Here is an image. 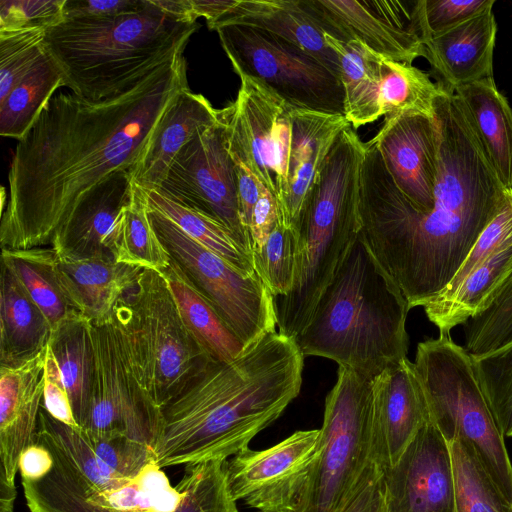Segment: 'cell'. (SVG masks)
<instances>
[{
    "label": "cell",
    "mask_w": 512,
    "mask_h": 512,
    "mask_svg": "<svg viewBox=\"0 0 512 512\" xmlns=\"http://www.w3.org/2000/svg\"><path fill=\"white\" fill-rule=\"evenodd\" d=\"M131 171L118 170L89 189L55 231L51 248L66 260L114 259L108 244L121 210L131 201Z\"/></svg>",
    "instance_id": "cell-21"
},
{
    "label": "cell",
    "mask_w": 512,
    "mask_h": 512,
    "mask_svg": "<svg viewBox=\"0 0 512 512\" xmlns=\"http://www.w3.org/2000/svg\"><path fill=\"white\" fill-rule=\"evenodd\" d=\"M375 463L372 381L339 367L304 512H342Z\"/></svg>",
    "instance_id": "cell-10"
},
{
    "label": "cell",
    "mask_w": 512,
    "mask_h": 512,
    "mask_svg": "<svg viewBox=\"0 0 512 512\" xmlns=\"http://www.w3.org/2000/svg\"><path fill=\"white\" fill-rule=\"evenodd\" d=\"M1 262L15 273L52 330L72 315L80 314L63 290L52 248L1 249Z\"/></svg>",
    "instance_id": "cell-35"
},
{
    "label": "cell",
    "mask_w": 512,
    "mask_h": 512,
    "mask_svg": "<svg viewBox=\"0 0 512 512\" xmlns=\"http://www.w3.org/2000/svg\"><path fill=\"white\" fill-rule=\"evenodd\" d=\"M45 29L0 31V102L45 52Z\"/></svg>",
    "instance_id": "cell-42"
},
{
    "label": "cell",
    "mask_w": 512,
    "mask_h": 512,
    "mask_svg": "<svg viewBox=\"0 0 512 512\" xmlns=\"http://www.w3.org/2000/svg\"><path fill=\"white\" fill-rule=\"evenodd\" d=\"M512 271V238L474 269L455 289L441 292L424 307L427 318L449 334L485 311Z\"/></svg>",
    "instance_id": "cell-29"
},
{
    "label": "cell",
    "mask_w": 512,
    "mask_h": 512,
    "mask_svg": "<svg viewBox=\"0 0 512 512\" xmlns=\"http://www.w3.org/2000/svg\"><path fill=\"white\" fill-rule=\"evenodd\" d=\"M44 376V408L54 419L73 428L80 429L74 417L71 401L64 385L59 365L49 345L46 351Z\"/></svg>",
    "instance_id": "cell-47"
},
{
    "label": "cell",
    "mask_w": 512,
    "mask_h": 512,
    "mask_svg": "<svg viewBox=\"0 0 512 512\" xmlns=\"http://www.w3.org/2000/svg\"><path fill=\"white\" fill-rule=\"evenodd\" d=\"M495 0H416L423 44L464 21L493 10Z\"/></svg>",
    "instance_id": "cell-44"
},
{
    "label": "cell",
    "mask_w": 512,
    "mask_h": 512,
    "mask_svg": "<svg viewBox=\"0 0 512 512\" xmlns=\"http://www.w3.org/2000/svg\"><path fill=\"white\" fill-rule=\"evenodd\" d=\"M16 497V484L0 480V512H14Z\"/></svg>",
    "instance_id": "cell-54"
},
{
    "label": "cell",
    "mask_w": 512,
    "mask_h": 512,
    "mask_svg": "<svg viewBox=\"0 0 512 512\" xmlns=\"http://www.w3.org/2000/svg\"><path fill=\"white\" fill-rule=\"evenodd\" d=\"M143 191L147 205L170 219L191 239L226 260L243 274H256L251 252L241 246L225 226L156 190Z\"/></svg>",
    "instance_id": "cell-37"
},
{
    "label": "cell",
    "mask_w": 512,
    "mask_h": 512,
    "mask_svg": "<svg viewBox=\"0 0 512 512\" xmlns=\"http://www.w3.org/2000/svg\"><path fill=\"white\" fill-rule=\"evenodd\" d=\"M410 309L359 234L295 341L304 356L333 360L372 381L407 357Z\"/></svg>",
    "instance_id": "cell-5"
},
{
    "label": "cell",
    "mask_w": 512,
    "mask_h": 512,
    "mask_svg": "<svg viewBox=\"0 0 512 512\" xmlns=\"http://www.w3.org/2000/svg\"><path fill=\"white\" fill-rule=\"evenodd\" d=\"M215 30L239 77L258 80L295 110L345 116L340 78L302 48L253 27Z\"/></svg>",
    "instance_id": "cell-11"
},
{
    "label": "cell",
    "mask_w": 512,
    "mask_h": 512,
    "mask_svg": "<svg viewBox=\"0 0 512 512\" xmlns=\"http://www.w3.org/2000/svg\"><path fill=\"white\" fill-rule=\"evenodd\" d=\"M57 270L74 309L92 323H105L110 321L116 303L134 286L143 269L114 259L57 258Z\"/></svg>",
    "instance_id": "cell-27"
},
{
    "label": "cell",
    "mask_w": 512,
    "mask_h": 512,
    "mask_svg": "<svg viewBox=\"0 0 512 512\" xmlns=\"http://www.w3.org/2000/svg\"><path fill=\"white\" fill-rule=\"evenodd\" d=\"M135 376L163 409L211 359L185 327L162 273L143 269L110 319Z\"/></svg>",
    "instance_id": "cell-8"
},
{
    "label": "cell",
    "mask_w": 512,
    "mask_h": 512,
    "mask_svg": "<svg viewBox=\"0 0 512 512\" xmlns=\"http://www.w3.org/2000/svg\"><path fill=\"white\" fill-rule=\"evenodd\" d=\"M364 142L346 126L337 136L302 205L293 230L297 270L291 291L274 298L278 332L295 339L361 231L360 175Z\"/></svg>",
    "instance_id": "cell-7"
},
{
    "label": "cell",
    "mask_w": 512,
    "mask_h": 512,
    "mask_svg": "<svg viewBox=\"0 0 512 512\" xmlns=\"http://www.w3.org/2000/svg\"><path fill=\"white\" fill-rule=\"evenodd\" d=\"M215 109L201 94L188 89L180 92L152 131L136 165L133 183L143 190L159 187L179 151L200 131L220 120Z\"/></svg>",
    "instance_id": "cell-24"
},
{
    "label": "cell",
    "mask_w": 512,
    "mask_h": 512,
    "mask_svg": "<svg viewBox=\"0 0 512 512\" xmlns=\"http://www.w3.org/2000/svg\"><path fill=\"white\" fill-rule=\"evenodd\" d=\"M382 509V469L374 464L342 512H381Z\"/></svg>",
    "instance_id": "cell-50"
},
{
    "label": "cell",
    "mask_w": 512,
    "mask_h": 512,
    "mask_svg": "<svg viewBox=\"0 0 512 512\" xmlns=\"http://www.w3.org/2000/svg\"><path fill=\"white\" fill-rule=\"evenodd\" d=\"M506 188H512V108L493 77L454 89Z\"/></svg>",
    "instance_id": "cell-30"
},
{
    "label": "cell",
    "mask_w": 512,
    "mask_h": 512,
    "mask_svg": "<svg viewBox=\"0 0 512 512\" xmlns=\"http://www.w3.org/2000/svg\"><path fill=\"white\" fill-rule=\"evenodd\" d=\"M53 467V457L42 444L34 442L20 455L19 473L21 480L38 481L44 478Z\"/></svg>",
    "instance_id": "cell-52"
},
{
    "label": "cell",
    "mask_w": 512,
    "mask_h": 512,
    "mask_svg": "<svg viewBox=\"0 0 512 512\" xmlns=\"http://www.w3.org/2000/svg\"><path fill=\"white\" fill-rule=\"evenodd\" d=\"M381 115L384 121L404 116H434L440 91L425 71L409 64L381 59Z\"/></svg>",
    "instance_id": "cell-38"
},
{
    "label": "cell",
    "mask_w": 512,
    "mask_h": 512,
    "mask_svg": "<svg viewBox=\"0 0 512 512\" xmlns=\"http://www.w3.org/2000/svg\"><path fill=\"white\" fill-rule=\"evenodd\" d=\"M381 512H385L384 507H383V509H382V511H381Z\"/></svg>",
    "instance_id": "cell-55"
},
{
    "label": "cell",
    "mask_w": 512,
    "mask_h": 512,
    "mask_svg": "<svg viewBox=\"0 0 512 512\" xmlns=\"http://www.w3.org/2000/svg\"><path fill=\"white\" fill-rule=\"evenodd\" d=\"M197 22L181 21L144 0L138 10L102 18H64L45 32L46 52L76 96L98 102L133 88L183 55Z\"/></svg>",
    "instance_id": "cell-6"
},
{
    "label": "cell",
    "mask_w": 512,
    "mask_h": 512,
    "mask_svg": "<svg viewBox=\"0 0 512 512\" xmlns=\"http://www.w3.org/2000/svg\"><path fill=\"white\" fill-rule=\"evenodd\" d=\"M385 512H453L455 480L449 443L430 423L397 462L382 470Z\"/></svg>",
    "instance_id": "cell-18"
},
{
    "label": "cell",
    "mask_w": 512,
    "mask_h": 512,
    "mask_svg": "<svg viewBox=\"0 0 512 512\" xmlns=\"http://www.w3.org/2000/svg\"><path fill=\"white\" fill-rule=\"evenodd\" d=\"M232 158V157H231ZM237 176L239 213L242 225L250 239V224L254 207L265 185L241 161L232 158ZM251 243V240H250Z\"/></svg>",
    "instance_id": "cell-51"
},
{
    "label": "cell",
    "mask_w": 512,
    "mask_h": 512,
    "mask_svg": "<svg viewBox=\"0 0 512 512\" xmlns=\"http://www.w3.org/2000/svg\"><path fill=\"white\" fill-rule=\"evenodd\" d=\"M304 357L295 339L274 331L231 361L210 359L162 409L157 464L226 461L249 449L298 396Z\"/></svg>",
    "instance_id": "cell-3"
},
{
    "label": "cell",
    "mask_w": 512,
    "mask_h": 512,
    "mask_svg": "<svg viewBox=\"0 0 512 512\" xmlns=\"http://www.w3.org/2000/svg\"><path fill=\"white\" fill-rule=\"evenodd\" d=\"M185 89L182 55L113 98L53 96L13 153L9 197L1 209V249L51 244L89 189L118 170L132 171L160 118Z\"/></svg>",
    "instance_id": "cell-1"
},
{
    "label": "cell",
    "mask_w": 512,
    "mask_h": 512,
    "mask_svg": "<svg viewBox=\"0 0 512 512\" xmlns=\"http://www.w3.org/2000/svg\"><path fill=\"white\" fill-rule=\"evenodd\" d=\"M434 117L438 173L428 212L412 206L395 185L375 144L364 143L360 234L410 308L425 306L449 284L509 189L458 96L442 84Z\"/></svg>",
    "instance_id": "cell-2"
},
{
    "label": "cell",
    "mask_w": 512,
    "mask_h": 512,
    "mask_svg": "<svg viewBox=\"0 0 512 512\" xmlns=\"http://www.w3.org/2000/svg\"><path fill=\"white\" fill-rule=\"evenodd\" d=\"M297 253L296 233L282 220L266 243L252 251L255 272L274 298L291 291L296 278Z\"/></svg>",
    "instance_id": "cell-41"
},
{
    "label": "cell",
    "mask_w": 512,
    "mask_h": 512,
    "mask_svg": "<svg viewBox=\"0 0 512 512\" xmlns=\"http://www.w3.org/2000/svg\"><path fill=\"white\" fill-rule=\"evenodd\" d=\"M349 124L344 115L292 109L288 194L281 210L287 227L294 228L304 200L337 136Z\"/></svg>",
    "instance_id": "cell-25"
},
{
    "label": "cell",
    "mask_w": 512,
    "mask_h": 512,
    "mask_svg": "<svg viewBox=\"0 0 512 512\" xmlns=\"http://www.w3.org/2000/svg\"><path fill=\"white\" fill-rule=\"evenodd\" d=\"M281 220L282 215L276 198L266 187L263 188L251 218V253L266 243Z\"/></svg>",
    "instance_id": "cell-48"
},
{
    "label": "cell",
    "mask_w": 512,
    "mask_h": 512,
    "mask_svg": "<svg viewBox=\"0 0 512 512\" xmlns=\"http://www.w3.org/2000/svg\"><path fill=\"white\" fill-rule=\"evenodd\" d=\"M371 141L402 195L418 211H430L438 173L435 117L416 115L383 121Z\"/></svg>",
    "instance_id": "cell-19"
},
{
    "label": "cell",
    "mask_w": 512,
    "mask_h": 512,
    "mask_svg": "<svg viewBox=\"0 0 512 512\" xmlns=\"http://www.w3.org/2000/svg\"><path fill=\"white\" fill-rule=\"evenodd\" d=\"M240 80L236 100L221 109L227 148L274 195L281 211L288 194L293 108L258 80Z\"/></svg>",
    "instance_id": "cell-13"
},
{
    "label": "cell",
    "mask_w": 512,
    "mask_h": 512,
    "mask_svg": "<svg viewBox=\"0 0 512 512\" xmlns=\"http://www.w3.org/2000/svg\"><path fill=\"white\" fill-rule=\"evenodd\" d=\"M375 463L383 470L394 465L429 422L424 388L407 357L372 380Z\"/></svg>",
    "instance_id": "cell-20"
},
{
    "label": "cell",
    "mask_w": 512,
    "mask_h": 512,
    "mask_svg": "<svg viewBox=\"0 0 512 512\" xmlns=\"http://www.w3.org/2000/svg\"><path fill=\"white\" fill-rule=\"evenodd\" d=\"M471 358L501 434L512 437V340Z\"/></svg>",
    "instance_id": "cell-40"
},
{
    "label": "cell",
    "mask_w": 512,
    "mask_h": 512,
    "mask_svg": "<svg viewBox=\"0 0 512 512\" xmlns=\"http://www.w3.org/2000/svg\"><path fill=\"white\" fill-rule=\"evenodd\" d=\"M59 87H64L62 73L45 50L32 69L0 102V135L21 140Z\"/></svg>",
    "instance_id": "cell-36"
},
{
    "label": "cell",
    "mask_w": 512,
    "mask_h": 512,
    "mask_svg": "<svg viewBox=\"0 0 512 512\" xmlns=\"http://www.w3.org/2000/svg\"><path fill=\"white\" fill-rule=\"evenodd\" d=\"M155 190L216 220L251 252L250 239L240 219L235 165L221 116L215 125L198 131L179 151Z\"/></svg>",
    "instance_id": "cell-16"
},
{
    "label": "cell",
    "mask_w": 512,
    "mask_h": 512,
    "mask_svg": "<svg viewBox=\"0 0 512 512\" xmlns=\"http://www.w3.org/2000/svg\"><path fill=\"white\" fill-rule=\"evenodd\" d=\"M115 261L141 269L164 272L171 256L148 216L144 191L134 184L131 201L121 210L109 239Z\"/></svg>",
    "instance_id": "cell-34"
},
{
    "label": "cell",
    "mask_w": 512,
    "mask_h": 512,
    "mask_svg": "<svg viewBox=\"0 0 512 512\" xmlns=\"http://www.w3.org/2000/svg\"><path fill=\"white\" fill-rule=\"evenodd\" d=\"M511 238L512 188H509L497 214L480 233L453 279L441 292H449L455 289L474 269Z\"/></svg>",
    "instance_id": "cell-45"
},
{
    "label": "cell",
    "mask_w": 512,
    "mask_h": 512,
    "mask_svg": "<svg viewBox=\"0 0 512 512\" xmlns=\"http://www.w3.org/2000/svg\"><path fill=\"white\" fill-rule=\"evenodd\" d=\"M422 382L429 422L450 443L471 447L512 502V462L473 368L471 355L449 334L420 342L413 362Z\"/></svg>",
    "instance_id": "cell-9"
},
{
    "label": "cell",
    "mask_w": 512,
    "mask_h": 512,
    "mask_svg": "<svg viewBox=\"0 0 512 512\" xmlns=\"http://www.w3.org/2000/svg\"><path fill=\"white\" fill-rule=\"evenodd\" d=\"M83 432L96 456L123 476H136L155 460L154 451L150 447L126 436Z\"/></svg>",
    "instance_id": "cell-43"
},
{
    "label": "cell",
    "mask_w": 512,
    "mask_h": 512,
    "mask_svg": "<svg viewBox=\"0 0 512 512\" xmlns=\"http://www.w3.org/2000/svg\"><path fill=\"white\" fill-rule=\"evenodd\" d=\"M327 35L357 41L385 59L412 65L423 57L424 44L416 1L299 0Z\"/></svg>",
    "instance_id": "cell-17"
},
{
    "label": "cell",
    "mask_w": 512,
    "mask_h": 512,
    "mask_svg": "<svg viewBox=\"0 0 512 512\" xmlns=\"http://www.w3.org/2000/svg\"><path fill=\"white\" fill-rule=\"evenodd\" d=\"M236 2L237 0H190L194 18H205L209 28L229 12Z\"/></svg>",
    "instance_id": "cell-53"
},
{
    "label": "cell",
    "mask_w": 512,
    "mask_h": 512,
    "mask_svg": "<svg viewBox=\"0 0 512 512\" xmlns=\"http://www.w3.org/2000/svg\"><path fill=\"white\" fill-rule=\"evenodd\" d=\"M224 25L253 27L277 35L311 54L340 78L336 53L299 0H237L210 29Z\"/></svg>",
    "instance_id": "cell-26"
},
{
    "label": "cell",
    "mask_w": 512,
    "mask_h": 512,
    "mask_svg": "<svg viewBox=\"0 0 512 512\" xmlns=\"http://www.w3.org/2000/svg\"><path fill=\"white\" fill-rule=\"evenodd\" d=\"M52 327L15 273L1 262L0 366L16 367L45 351Z\"/></svg>",
    "instance_id": "cell-28"
},
{
    "label": "cell",
    "mask_w": 512,
    "mask_h": 512,
    "mask_svg": "<svg viewBox=\"0 0 512 512\" xmlns=\"http://www.w3.org/2000/svg\"><path fill=\"white\" fill-rule=\"evenodd\" d=\"M455 480L453 512H512V502L494 484L474 450L449 443Z\"/></svg>",
    "instance_id": "cell-39"
},
{
    "label": "cell",
    "mask_w": 512,
    "mask_h": 512,
    "mask_svg": "<svg viewBox=\"0 0 512 512\" xmlns=\"http://www.w3.org/2000/svg\"><path fill=\"white\" fill-rule=\"evenodd\" d=\"M53 457L41 480H21L30 512H238L225 461L186 465L173 486L157 462L123 476L94 453L81 429L41 408L35 441Z\"/></svg>",
    "instance_id": "cell-4"
},
{
    "label": "cell",
    "mask_w": 512,
    "mask_h": 512,
    "mask_svg": "<svg viewBox=\"0 0 512 512\" xmlns=\"http://www.w3.org/2000/svg\"><path fill=\"white\" fill-rule=\"evenodd\" d=\"M46 351L16 367L0 366V480L9 484H15L21 453L35 441Z\"/></svg>",
    "instance_id": "cell-22"
},
{
    "label": "cell",
    "mask_w": 512,
    "mask_h": 512,
    "mask_svg": "<svg viewBox=\"0 0 512 512\" xmlns=\"http://www.w3.org/2000/svg\"><path fill=\"white\" fill-rule=\"evenodd\" d=\"M92 335L95 370L82 430L120 434L154 451L163 427L162 409L138 382L112 323H92Z\"/></svg>",
    "instance_id": "cell-14"
},
{
    "label": "cell",
    "mask_w": 512,
    "mask_h": 512,
    "mask_svg": "<svg viewBox=\"0 0 512 512\" xmlns=\"http://www.w3.org/2000/svg\"><path fill=\"white\" fill-rule=\"evenodd\" d=\"M148 216L171 258L246 348L276 331L274 297L257 273L243 274L149 206Z\"/></svg>",
    "instance_id": "cell-12"
},
{
    "label": "cell",
    "mask_w": 512,
    "mask_h": 512,
    "mask_svg": "<svg viewBox=\"0 0 512 512\" xmlns=\"http://www.w3.org/2000/svg\"><path fill=\"white\" fill-rule=\"evenodd\" d=\"M319 454V429L298 430L263 449H247L225 463L236 501L260 512H304Z\"/></svg>",
    "instance_id": "cell-15"
},
{
    "label": "cell",
    "mask_w": 512,
    "mask_h": 512,
    "mask_svg": "<svg viewBox=\"0 0 512 512\" xmlns=\"http://www.w3.org/2000/svg\"><path fill=\"white\" fill-rule=\"evenodd\" d=\"M144 0H66L64 18H102L138 10Z\"/></svg>",
    "instance_id": "cell-49"
},
{
    "label": "cell",
    "mask_w": 512,
    "mask_h": 512,
    "mask_svg": "<svg viewBox=\"0 0 512 512\" xmlns=\"http://www.w3.org/2000/svg\"><path fill=\"white\" fill-rule=\"evenodd\" d=\"M162 274L185 327L211 359L231 361L246 349L173 259Z\"/></svg>",
    "instance_id": "cell-31"
},
{
    "label": "cell",
    "mask_w": 512,
    "mask_h": 512,
    "mask_svg": "<svg viewBox=\"0 0 512 512\" xmlns=\"http://www.w3.org/2000/svg\"><path fill=\"white\" fill-rule=\"evenodd\" d=\"M326 43L339 60L344 89L345 117L355 128L381 116V59L357 41L340 42L324 33Z\"/></svg>",
    "instance_id": "cell-33"
},
{
    "label": "cell",
    "mask_w": 512,
    "mask_h": 512,
    "mask_svg": "<svg viewBox=\"0 0 512 512\" xmlns=\"http://www.w3.org/2000/svg\"><path fill=\"white\" fill-rule=\"evenodd\" d=\"M49 348L59 365L75 420L87 421L95 370L92 322L75 314L52 330Z\"/></svg>",
    "instance_id": "cell-32"
},
{
    "label": "cell",
    "mask_w": 512,
    "mask_h": 512,
    "mask_svg": "<svg viewBox=\"0 0 512 512\" xmlns=\"http://www.w3.org/2000/svg\"><path fill=\"white\" fill-rule=\"evenodd\" d=\"M497 23L493 10L424 42L423 57L438 83L454 90L493 77Z\"/></svg>",
    "instance_id": "cell-23"
},
{
    "label": "cell",
    "mask_w": 512,
    "mask_h": 512,
    "mask_svg": "<svg viewBox=\"0 0 512 512\" xmlns=\"http://www.w3.org/2000/svg\"><path fill=\"white\" fill-rule=\"evenodd\" d=\"M66 0H0V31L41 28L64 20Z\"/></svg>",
    "instance_id": "cell-46"
}]
</instances>
